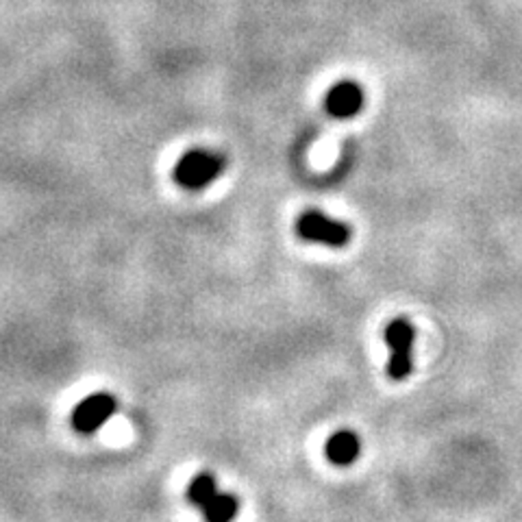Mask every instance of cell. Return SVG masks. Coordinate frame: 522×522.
<instances>
[{"label": "cell", "instance_id": "1", "mask_svg": "<svg viewBox=\"0 0 522 522\" xmlns=\"http://www.w3.org/2000/svg\"><path fill=\"white\" fill-rule=\"evenodd\" d=\"M225 168V157L210 151H190L181 157L174 168V179L183 188L200 190L218 179V174Z\"/></svg>", "mask_w": 522, "mask_h": 522}, {"label": "cell", "instance_id": "2", "mask_svg": "<svg viewBox=\"0 0 522 522\" xmlns=\"http://www.w3.org/2000/svg\"><path fill=\"white\" fill-rule=\"evenodd\" d=\"M296 231L309 242H322L327 247L340 248L350 239V228L344 222L331 220L321 211H305L296 222Z\"/></svg>", "mask_w": 522, "mask_h": 522}, {"label": "cell", "instance_id": "3", "mask_svg": "<svg viewBox=\"0 0 522 522\" xmlns=\"http://www.w3.org/2000/svg\"><path fill=\"white\" fill-rule=\"evenodd\" d=\"M116 409H118V403H116V398L111 396V394L105 392L92 394V396L83 398V401L74 407L72 412L74 429L85 435L94 433V431H98L103 424L109 423V418L116 414Z\"/></svg>", "mask_w": 522, "mask_h": 522}, {"label": "cell", "instance_id": "4", "mask_svg": "<svg viewBox=\"0 0 522 522\" xmlns=\"http://www.w3.org/2000/svg\"><path fill=\"white\" fill-rule=\"evenodd\" d=\"M386 340L392 349V359L387 366L392 379H405L412 372V342H414V329L412 324L405 321H394L386 329Z\"/></svg>", "mask_w": 522, "mask_h": 522}, {"label": "cell", "instance_id": "5", "mask_svg": "<svg viewBox=\"0 0 522 522\" xmlns=\"http://www.w3.org/2000/svg\"><path fill=\"white\" fill-rule=\"evenodd\" d=\"M364 105V92L361 88L353 81H342L333 85L329 89L327 98H324V107L333 118H350Z\"/></svg>", "mask_w": 522, "mask_h": 522}, {"label": "cell", "instance_id": "6", "mask_svg": "<svg viewBox=\"0 0 522 522\" xmlns=\"http://www.w3.org/2000/svg\"><path fill=\"white\" fill-rule=\"evenodd\" d=\"M361 444L359 438L353 431H338L324 444V452H327V460L335 463V466H349L359 457Z\"/></svg>", "mask_w": 522, "mask_h": 522}, {"label": "cell", "instance_id": "7", "mask_svg": "<svg viewBox=\"0 0 522 522\" xmlns=\"http://www.w3.org/2000/svg\"><path fill=\"white\" fill-rule=\"evenodd\" d=\"M238 509L239 500L233 494L218 492L200 511L205 516V522H231L238 516Z\"/></svg>", "mask_w": 522, "mask_h": 522}, {"label": "cell", "instance_id": "8", "mask_svg": "<svg viewBox=\"0 0 522 522\" xmlns=\"http://www.w3.org/2000/svg\"><path fill=\"white\" fill-rule=\"evenodd\" d=\"M216 494H218L216 479L214 475H210V472H200V475H196L188 486V500L191 505H196L199 509L205 508V505L210 503Z\"/></svg>", "mask_w": 522, "mask_h": 522}]
</instances>
